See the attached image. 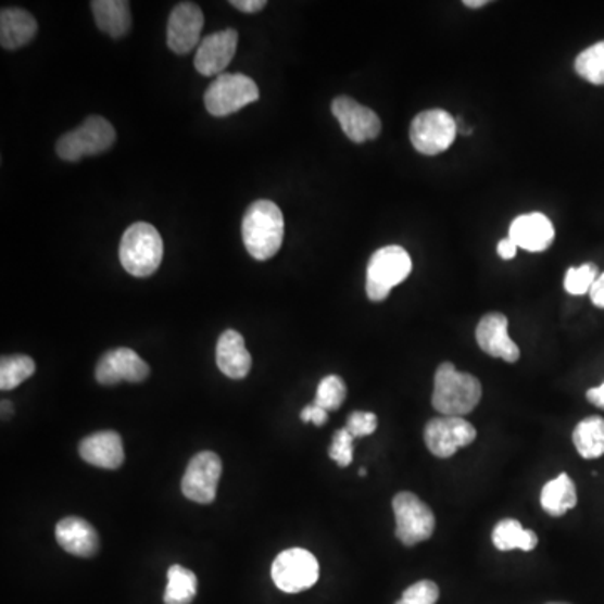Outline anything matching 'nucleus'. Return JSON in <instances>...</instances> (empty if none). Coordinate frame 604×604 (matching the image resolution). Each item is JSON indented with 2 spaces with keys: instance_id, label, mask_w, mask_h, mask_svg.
<instances>
[{
  "instance_id": "1",
  "label": "nucleus",
  "mask_w": 604,
  "mask_h": 604,
  "mask_svg": "<svg viewBox=\"0 0 604 604\" xmlns=\"http://www.w3.org/2000/svg\"><path fill=\"white\" fill-rule=\"evenodd\" d=\"M482 399V385L470 373H462L453 363H442L433 380L431 405L443 417L464 418Z\"/></svg>"
},
{
  "instance_id": "2",
  "label": "nucleus",
  "mask_w": 604,
  "mask_h": 604,
  "mask_svg": "<svg viewBox=\"0 0 604 604\" xmlns=\"http://www.w3.org/2000/svg\"><path fill=\"white\" fill-rule=\"evenodd\" d=\"M243 246L255 261L274 257L285 242V215L270 200H257L242 221Z\"/></svg>"
},
{
  "instance_id": "3",
  "label": "nucleus",
  "mask_w": 604,
  "mask_h": 604,
  "mask_svg": "<svg viewBox=\"0 0 604 604\" xmlns=\"http://www.w3.org/2000/svg\"><path fill=\"white\" fill-rule=\"evenodd\" d=\"M163 259V240L159 230L147 222H135L123 234L119 262L134 277H150L159 270Z\"/></svg>"
},
{
  "instance_id": "4",
  "label": "nucleus",
  "mask_w": 604,
  "mask_h": 604,
  "mask_svg": "<svg viewBox=\"0 0 604 604\" xmlns=\"http://www.w3.org/2000/svg\"><path fill=\"white\" fill-rule=\"evenodd\" d=\"M412 269V257L405 249L400 246L378 249L369 259L366 270V295L373 302L385 301L391 289L402 285Z\"/></svg>"
},
{
  "instance_id": "5",
  "label": "nucleus",
  "mask_w": 604,
  "mask_h": 604,
  "mask_svg": "<svg viewBox=\"0 0 604 604\" xmlns=\"http://www.w3.org/2000/svg\"><path fill=\"white\" fill-rule=\"evenodd\" d=\"M116 141V131L108 119L89 116L78 128L63 135L55 151L64 162H79L85 156L100 155Z\"/></svg>"
},
{
  "instance_id": "6",
  "label": "nucleus",
  "mask_w": 604,
  "mask_h": 604,
  "mask_svg": "<svg viewBox=\"0 0 604 604\" xmlns=\"http://www.w3.org/2000/svg\"><path fill=\"white\" fill-rule=\"evenodd\" d=\"M257 100L259 88L254 79L240 73L221 74L203 97L206 111L215 118L234 115Z\"/></svg>"
},
{
  "instance_id": "7",
  "label": "nucleus",
  "mask_w": 604,
  "mask_h": 604,
  "mask_svg": "<svg viewBox=\"0 0 604 604\" xmlns=\"http://www.w3.org/2000/svg\"><path fill=\"white\" fill-rule=\"evenodd\" d=\"M458 134L457 119L443 110L421 111L410 125V140L421 155H440Z\"/></svg>"
},
{
  "instance_id": "8",
  "label": "nucleus",
  "mask_w": 604,
  "mask_h": 604,
  "mask_svg": "<svg viewBox=\"0 0 604 604\" xmlns=\"http://www.w3.org/2000/svg\"><path fill=\"white\" fill-rule=\"evenodd\" d=\"M393 513L397 538L408 548L428 541L436 532V514L413 492H399L394 495Z\"/></svg>"
},
{
  "instance_id": "9",
  "label": "nucleus",
  "mask_w": 604,
  "mask_h": 604,
  "mask_svg": "<svg viewBox=\"0 0 604 604\" xmlns=\"http://www.w3.org/2000/svg\"><path fill=\"white\" fill-rule=\"evenodd\" d=\"M274 584L285 593H301L310 590L319 579V563L310 551L301 548L282 551L274 559L273 569Z\"/></svg>"
},
{
  "instance_id": "10",
  "label": "nucleus",
  "mask_w": 604,
  "mask_h": 604,
  "mask_svg": "<svg viewBox=\"0 0 604 604\" xmlns=\"http://www.w3.org/2000/svg\"><path fill=\"white\" fill-rule=\"evenodd\" d=\"M222 477V461L217 453L200 452L188 464L181 479V492L188 501L212 504L217 498L218 480Z\"/></svg>"
},
{
  "instance_id": "11",
  "label": "nucleus",
  "mask_w": 604,
  "mask_h": 604,
  "mask_svg": "<svg viewBox=\"0 0 604 604\" xmlns=\"http://www.w3.org/2000/svg\"><path fill=\"white\" fill-rule=\"evenodd\" d=\"M424 437L428 450L436 457L450 458L458 449L476 442L477 430L465 418L439 417L428 421Z\"/></svg>"
},
{
  "instance_id": "12",
  "label": "nucleus",
  "mask_w": 604,
  "mask_h": 604,
  "mask_svg": "<svg viewBox=\"0 0 604 604\" xmlns=\"http://www.w3.org/2000/svg\"><path fill=\"white\" fill-rule=\"evenodd\" d=\"M332 115L338 119L344 135L353 143L375 140L381 134V119L375 111L354 101L353 98L338 97L331 104Z\"/></svg>"
},
{
  "instance_id": "13",
  "label": "nucleus",
  "mask_w": 604,
  "mask_h": 604,
  "mask_svg": "<svg viewBox=\"0 0 604 604\" xmlns=\"http://www.w3.org/2000/svg\"><path fill=\"white\" fill-rule=\"evenodd\" d=\"M150 368L147 363L129 348H116L108 351L101 356L97 365V380L100 385L113 387V385L128 381V383H140L147 380Z\"/></svg>"
},
{
  "instance_id": "14",
  "label": "nucleus",
  "mask_w": 604,
  "mask_h": 604,
  "mask_svg": "<svg viewBox=\"0 0 604 604\" xmlns=\"http://www.w3.org/2000/svg\"><path fill=\"white\" fill-rule=\"evenodd\" d=\"M203 18L202 9L193 2H181L172 11L166 29V42L175 54H187L192 51L200 41Z\"/></svg>"
},
{
  "instance_id": "15",
  "label": "nucleus",
  "mask_w": 604,
  "mask_h": 604,
  "mask_svg": "<svg viewBox=\"0 0 604 604\" xmlns=\"http://www.w3.org/2000/svg\"><path fill=\"white\" fill-rule=\"evenodd\" d=\"M237 42H239V34L234 29L206 36L197 49L196 61H193L196 70L202 76H215V74L221 76L236 55Z\"/></svg>"
},
{
  "instance_id": "16",
  "label": "nucleus",
  "mask_w": 604,
  "mask_h": 604,
  "mask_svg": "<svg viewBox=\"0 0 604 604\" xmlns=\"http://www.w3.org/2000/svg\"><path fill=\"white\" fill-rule=\"evenodd\" d=\"M476 338L480 350L489 356L501 357L507 363L519 362L520 350L508 336V320L504 314H486L477 326Z\"/></svg>"
},
{
  "instance_id": "17",
  "label": "nucleus",
  "mask_w": 604,
  "mask_h": 604,
  "mask_svg": "<svg viewBox=\"0 0 604 604\" xmlns=\"http://www.w3.org/2000/svg\"><path fill=\"white\" fill-rule=\"evenodd\" d=\"M79 455L86 464L92 465V467L115 470L125 462L122 437L113 430L92 433L79 443Z\"/></svg>"
},
{
  "instance_id": "18",
  "label": "nucleus",
  "mask_w": 604,
  "mask_h": 604,
  "mask_svg": "<svg viewBox=\"0 0 604 604\" xmlns=\"http://www.w3.org/2000/svg\"><path fill=\"white\" fill-rule=\"evenodd\" d=\"M553 224L550 218L539 212L520 215L511 225L508 237L517 243V248L527 252H542L554 242Z\"/></svg>"
},
{
  "instance_id": "19",
  "label": "nucleus",
  "mask_w": 604,
  "mask_h": 604,
  "mask_svg": "<svg viewBox=\"0 0 604 604\" xmlns=\"http://www.w3.org/2000/svg\"><path fill=\"white\" fill-rule=\"evenodd\" d=\"M55 539L58 544L73 556L92 557L100 550L97 529L81 517L61 519L55 526Z\"/></svg>"
},
{
  "instance_id": "20",
  "label": "nucleus",
  "mask_w": 604,
  "mask_h": 604,
  "mask_svg": "<svg viewBox=\"0 0 604 604\" xmlns=\"http://www.w3.org/2000/svg\"><path fill=\"white\" fill-rule=\"evenodd\" d=\"M217 366L232 380H242L252 368V357L246 348L243 336L236 329L222 332L217 343Z\"/></svg>"
},
{
  "instance_id": "21",
  "label": "nucleus",
  "mask_w": 604,
  "mask_h": 604,
  "mask_svg": "<svg viewBox=\"0 0 604 604\" xmlns=\"http://www.w3.org/2000/svg\"><path fill=\"white\" fill-rule=\"evenodd\" d=\"M37 34L36 18L21 8H5L0 12V45L4 49L24 48Z\"/></svg>"
},
{
  "instance_id": "22",
  "label": "nucleus",
  "mask_w": 604,
  "mask_h": 604,
  "mask_svg": "<svg viewBox=\"0 0 604 604\" xmlns=\"http://www.w3.org/2000/svg\"><path fill=\"white\" fill-rule=\"evenodd\" d=\"M92 15L97 26L113 39H119L131 27V12L125 0H92Z\"/></svg>"
},
{
  "instance_id": "23",
  "label": "nucleus",
  "mask_w": 604,
  "mask_h": 604,
  "mask_svg": "<svg viewBox=\"0 0 604 604\" xmlns=\"http://www.w3.org/2000/svg\"><path fill=\"white\" fill-rule=\"evenodd\" d=\"M578 504L576 483L568 474H561L545 483L541 492V505L551 517H563Z\"/></svg>"
},
{
  "instance_id": "24",
  "label": "nucleus",
  "mask_w": 604,
  "mask_h": 604,
  "mask_svg": "<svg viewBox=\"0 0 604 604\" xmlns=\"http://www.w3.org/2000/svg\"><path fill=\"white\" fill-rule=\"evenodd\" d=\"M492 542H494L495 550L504 551V553L514 550L529 553V551L536 550L539 539L531 529H524L519 520L502 519L495 524Z\"/></svg>"
},
{
  "instance_id": "25",
  "label": "nucleus",
  "mask_w": 604,
  "mask_h": 604,
  "mask_svg": "<svg viewBox=\"0 0 604 604\" xmlns=\"http://www.w3.org/2000/svg\"><path fill=\"white\" fill-rule=\"evenodd\" d=\"M572 443L579 455L587 461L604 455V418L590 417L579 421L572 431Z\"/></svg>"
},
{
  "instance_id": "26",
  "label": "nucleus",
  "mask_w": 604,
  "mask_h": 604,
  "mask_svg": "<svg viewBox=\"0 0 604 604\" xmlns=\"http://www.w3.org/2000/svg\"><path fill=\"white\" fill-rule=\"evenodd\" d=\"M165 594H163V603L165 604H192L197 596V587L199 579L196 572L184 568L180 564H174L166 572Z\"/></svg>"
},
{
  "instance_id": "27",
  "label": "nucleus",
  "mask_w": 604,
  "mask_h": 604,
  "mask_svg": "<svg viewBox=\"0 0 604 604\" xmlns=\"http://www.w3.org/2000/svg\"><path fill=\"white\" fill-rule=\"evenodd\" d=\"M36 373V363L26 354L4 356L0 362V388L4 391L14 390L18 385L29 380Z\"/></svg>"
},
{
  "instance_id": "28",
  "label": "nucleus",
  "mask_w": 604,
  "mask_h": 604,
  "mask_svg": "<svg viewBox=\"0 0 604 604\" xmlns=\"http://www.w3.org/2000/svg\"><path fill=\"white\" fill-rule=\"evenodd\" d=\"M575 70L591 85H604V41L584 49L576 58Z\"/></svg>"
},
{
  "instance_id": "29",
  "label": "nucleus",
  "mask_w": 604,
  "mask_h": 604,
  "mask_svg": "<svg viewBox=\"0 0 604 604\" xmlns=\"http://www.w3.org/2000/svg\"><path fill=\"white\" fill-rule=\"evenodd\" d=\"M344 400H347V385H344L343 378H339L338 375H329L320 380L314 405L320 406L326 412H335V410L341 408Z\"/></svg>"
},
{
  "instance_id": "30",
  "label": "nucleus",
  "mask_w": 604,
  "mask_h": 604,
  "mask_svg": "<svg viewBox=\"0 0 604 604\" xmlns=\"http://www.w3.org/2000/svg\"><path fill=\"white\" fill-rule=\"evenodd\" d=\"M597 277H600V273H597L596 264L587 262V264H582V266L571 267V269L566 273V277H564V288L572 295L587 294V292H590L591 288H593Z\"/></svg>"
},
{
  "instance_id": "31",
  "label": "nucleus",
  "mask_w": 604,
  "mask_h": 604,
  "mask_svg": "<svg viewBox=\"0 0 604 604\" xmlns=\"http://www.w3.org/2000/svg\"><path fill=\"white\" fill-rule=\"evenodd\" d=\"M439 597L440 590L436 582L424 579L406 588L405 593L394 604H437Z\"/></svg>"
},
{
  "instance_id": "32",
  "label": "nucleus",
  "mask_w": 604,
  "mask_h": 604,
  "mask_svg": "<svg viewBox=\"0 0 604 604\" xmlns=\"http://www.w3.org/2000/svg\"><path fill=\"white\" fill-rule=\"evenodd\" d=\"M353 442L354 437L351 436L347 428L336 431L335 437H332V443L329 446V457L339 467H348L353 462Z\"/></svg>"
},
{
  "instance_id": "33",
  "label": "nucleus",
  "mask_w": 604,
  "mask_h": 604,
  "mask_svg": "<svg viewBox=\"0 0 604 604\" xmlns=\"http://www.w3.org/2000/svg\"><path fill=\"white\" fill-rule=\"evenodd\" d=\"M348 431L354 439L372 436L378 428V417L372 412H353L347 421Z\"/></svg>"
},
{
  "instance_id": "34",
  "label": "nucleus",
  "mask_w": 604,
  "mask_h": 604,
  "mask_svg": "<svg viewBox=\"0 0 604 604\" xmlns=\"http://www.w3.org/2000/svg\"><path fill=\"white\" fill-rule=\"evenodd\" d=\"M302 421H311V424L317 425V427H323V425L328 421V412L320 408L317 405H310L301 412Z\"/></svg>"
},
{
  "instance_id": "35",
  "label": "nucleus",
  "mask_w": 604,
  "mask_h": 604,
  "mask_svg": "<svg viewBox=\"0 0 604 604\" xmlns=\"http://www.w3.org/2000/svg\"><path fill=\"white\" fill-rule=\"evenodd\" d=\"M230 5L236 8L237 11L254 14V12L262 11V9L266 8L267 2L266 0H232Z\"/></svg>"
},
{
  "instance_id": "36",
  "label": "nucleus",
  "mask_w": 604,
  "mask_h": 604,
  "mask_svg": "<svg viewBox=\"0 0 604 604\" xmlns=\"http://www.w3.org/2000/svg\"><path fill=\"white\" fill-rule=\"evenodd\" d=\"M517 249H519L517 243L511 237H505L498 246L499 257L504 259V261H511V259L516 257Z\"/></svg>"
},
{
  "instance_id": "37",
  "label": "nucleus",
  "mask_w": 604,
  "mask_h": 604,
  "mask_svg": "<svg viewBox=\"0 0 604 604\" xmlns=\"http://www.w3.org/2000/svg\"><path fill=\"white\" fill-rule=\"evenodd\" d=\"M590 298L591 301H593L594 306L604 310V273L600 274V277H597L593 288H591Z\"/></svg>"
},
{
  "instance_id": "38",
  "label": "nucleus",
  "mask_w": 604,
  "mask_h": 604,
  "mask_svg": "<svg viewBox=\"0 0 604 604\" xmlns=\"http://www.w3.org/2000/svg\"><path fill=\"white\" fill-rule=\"evenodd\" d=\"M588 402L593 403L597 408L604 410V383L601 387L591 388L587 393Z\"/></svg>"
},
{
  "instance_id": "39",
  "label": "nucleus",
  "mask_w": 604,
  "mask_h": 604,
  "mask_svg": "<svg viewBox=\"0 0 604 604\" xmlns=\"http://www.w3.org/2000/svg\"><path fill=\"white\" fill-rule=\"evenodd\" d=\"M464 4L470 9H479L483 8V5L489 4V0H467V2H464Z\"/></svg>"
},
{
  "instance_id": "40",
  "label": "nucleus",
  "mask_w": 604,
  "mask_h": 604,
  "mask_svg": "<svg viewBox=\"0 0 604 604\" xmlns=\"http://www.w3.org/2000/svg\"><path fill=\"white\" fill-rule=\"evenodd\" d=\"M360 476L362 477L366 476V468H362V470H360Z\"/></svg>"
},
{
  "instance_id": "41",
  "label": "nucleus",
  "mask_w": 604,
  "mask_h": 604,
  "mask_svg": "<svg viewBox=\"0 0 604 604\" xmlns=\"http://www.w3.org/2000/svg\"><path fill=\"white\" fill-rule=\"evenodd\" d=\"M548 604H568V603H548Z\"/></svg>"
}]
</instances>
